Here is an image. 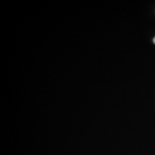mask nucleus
Here are the masks:
<instances>
[{"label": "nucleus", "instance_id": "obj_1", "mask_svg": "<svg viewBox=\"0 0 155 155\" xmlns=\"http://www.w3.org/2000/svg\"><path fill=\"white\" fill-rule=\"evenodd\" d=\"M153 43L155 44V38L153 39Z\"/></svg>", "mask_w": 155, "mask_h": 155}]
</instances>
